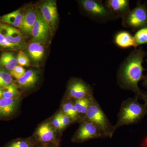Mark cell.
<instances>
[{
	"label": "cell",
	"instance_id": "cell-1",
	"mask_svg": "<svg viewBox=\"0 0 147 147\" xmlns=\"http://www.w3.org/2000/svg\"><path fill=\"white\" fill-rule=\"evenodd\" d=\"M147 53L139 48L132 52L123 61L117 73L118 84L125 90L132 91L135 97L142 99L143 92L139 89L138 84L145 76L143 75L144 68L142 65L144 58Z\"/></svg>",
	"mask_w": 147,
	"mask_h": 147
},
{
	"label": "cell",
	"instance_id": "cell-2",
	"mask_svg": "<svg viewBox=\"0 0 147 147\" xmlns=\"http://www.w3.org/2000/svg\"><path fill=\"white\" fill-rule=\"evenodd\" d=\"M138 98H129L121 104L117 121L113 125V132L123 125L137 123L147 115V106L138 102Z\"/></svg>",
	"mask_w": 147,
	"mask_h": 147
},
{
	"label": "cell",
	"instance_id": "cell-3",
	"mask_svg": "<svg viewBox=\"0 0 147 147\" xmlns=\"http://www.w3.org/2000/svg\"><path fill=\"white\" fill-rule=\"evenodd\" d=\"M82 121L94 124L102 131L105 137H113L114 134L113 125L94 97Z\"/></svg>",
	"mask_w": 147,
	"mask_h": 147
},
{
	"label": "cell",
	"instance_id": "cell-4",
	"mask_svg": "<svg viewBox=\"0 0 147 147\" xmlns=\"http://www.w3.org/2000/svg\"><path fill=\"white\" fill-rule=\"evenodd\" d=\"M84 12L92 19L105 22L117 18L102 2L96 0H82L79 1Z\"/></svg>",
	"mask_w": 147,
	"mask_h": 147
},
{
	"label": "cell",
	"instance_id": "cell-5",
	"mask_svg": "<svg viewBox=\"0 0 147 147\" xmlns=\"http://www.w3.org/2000/svg\"><path fill=\"white\" fill-rule=\"evenodd\" d=\"M122 25L133 31L147 26V7L146 3L142 4L138 2L135 8L130 10L122 18Z\"/></svg>",
	"mask_w": 147,
	"mask_h": 147
},
{
	"label": "cell",
	"instance_id": "cell-6",
	"mask_svg": "<svg viewBox=\"0 0 147 147\" xmlns=\"http://www.w3.org/2000/svg\"><path fill=\"white\" fill-rule=\"evenodd\" d=\"M57 132L50 121L47 120L39 125L33 136L38 144H53L60 147Z\"/></svg>",
	"mask_w": 147,
	"mask_h": 147
},
{
	"label": "cell",
	"instance_id": "cell-7",
	"mask_svg": "<svg viewBox=\"0 0 147 147\" xmlns=\"http://www.w3.org/2000/svg\"><path fill=\"white\" fill-rule=\"evenodd\" d=\"M81 124L71 138V142L75 143H83L91 139L105 138V135L94 124L82 121Z\"/></svg>",
	"mask_w": 147,
	"mask_h": 147
},
{
	"label": "cell",
	"instance_id": "cell-8",
	"mask_svg": "<svg viewBox=\"0 0 147 147\" xmlns=\"http://www.w3.org/2000/svg\"><path fill=\"white\" fill-rule=\"evenodd\" d=\"M93 96L92 86L79 79H73L69 83L65 99H79Z\"/></svg>",
	"mask_w": 147,
	"mask_h": 147
},
{
	"label": "cell",
	"instance_id": "cell-9",
	"mask_svg": "<svg viewBox=\"0 0 147 147\" xmlns=\"http://www.w3.org/2000/svg\"><path fill=\"white\" fill-rule=\"evenodd\" d=\"M36 20L32 31L34 42L42 43L47 41L52 31V28L45 21L40 11H37Z\"/></svg>",
	"mask_w": 147,
	"mask_h": 147
},
{
	"label": "cell",
	"instance_id": "cell-10",
	"mask_svg": "<svg viewBox=\"0 0 147 147\" xmlns=\"http://www.w3.org/2000/svg\"><path fill=\"white\" fill-rule=\"evenodd\" d=\"M40 12L45 21L54 30L58 20V13L56 1H45L40 5Z\"/></svg>",
	"mask_w": 147,
	"mask_h": 147
},
{
	"label": "cell",
	"instance_id": "cell-11",
	"mask_svg": "<svg viewBox=\"0 0 147 147\" xmlns=\"http://www.w3.org/2000/svg\"><path fill=\"white\" fill-rule=\"evenodd\" d=\"M104 3L117 18H122L130 10L127 0H107Z\"/></svg>",
	"mask_w": 147,
	"mask_h": 147
},
{
	"label": "cell",
	"instance_id": "cell-12",
	"mask_svg": "<svg viewBox=\"0 0 147 147\" xmlns=\"http://www.w3.org/2000/svg\"><path fill=\"white\" fill-rule=\"evenodd\" d=\"M0 33L12 43L21 45L24 43V36L20 31L14 27L0 23Z\"/></svg>",
	"mask_w": 147,
	"mask_h": 147
},
{
	"label": "cell",
	"instance_id": "cell-13",
	"mask_svg": "<svg viewBox=\"0 0 147 147\" xmlns=\"http://www.w3.org/2000/svg\"><path fill=\"white\" fill-rule=\"evenodd\" d=\"M20 96L13 98H4L0 100V117H8L16 112L19 107Z\"/></svg>",
	"mask_w": 147,
	"mask_h": 147
},
{
	"label": "cell",
	"instance_id": "cell-14",
	"mask_svg": "<svg viewBox=\"0 0 147 147\" xmlns=\"http://www.w3.org/2000/svg\"><path fill=\"white\" fill-rule=\"evenodd\" d=\"M36 11L29 8L23 14V18L19 28L26 36L32 34V30L36 20Z\"/></svg>",
	"mask_w": 147,
	"mask_h": 147
},
{
	"label": "cell",
	"instance_id": "cell-15",
	"mask_svg": "<svg viewBox=\"0 0 147 147\" xmlns=\"http://www.w3.org/2000/svg\"><path fill=\"white\" fill-rule=\"evenodd\" d=\"M114 41L117 46L123 49L137 47L134 37L128 31H120L117 32L114 38Z\"/></svg>",
	"mask_w": 147,
	"mask_h": 147
},
{
	"label": "cell",
	"instance_id": "cell-16",
	"mask_svg": "<svg viewBox=\"0 0 147 147\" xmlns=\"http://www.w3.org/2000/svg\"><path fill=\"white\" fill-rule=\"evenodd\" d=\"M38 74L34 70L30 69L20 79H17L18 86L22 88L28 89L34 86L38 81Z\"/></svg>",
	"mask_w": 147,
	"mask_h": 147
},
{
	"label": "cell",
	"instance_id": "cell-17",
	"mask_svg": "<svg viewBox=\"0 0 147 147\" xmlns=\"http://www.w3.org/2000/svg\"><path fill=\"white\" fill-rule=\"evenodd\" d=\"M61 112L70 118L74 122L79 121L80 123L82 121L74 105L73 99H65V101L62 105Z\"/></svg>",
	"mask_w": 147,
	"mask_h": 147
},
{
	"label": "cell",
	"instance_id": "cell-18",
	"mask_svg": "<svg viewBox=\"0 0 147 147\" xmlns=\"http://www.w3.org/2000/svg\"><path fill=\"white\" fill-rule=\"evenodd\" d=\"M23 16L21 10L15 11L0 17V21L4 24L10 25L11 26L19 28Z\"/></svg>",
	"mask_w": 147,
	"mask_h": 147
},
{
	"label": "cell",
	"instance_id": "cell-19",
	"mask_svg": "<svg viewBox=\"0 0 147 147\" xmlns=\"http://www.w3.org/2000/svg\"><path fill=\"white\" fill-rule=\"evenodd\" d=\"M94 98V97L93 96L90 97L84 98L81 99H73L74 103L77 110L78 114L82 119L81 121L85 117Z\"/></svg>",
	"mask_w": 147,
	"mask_h": 147
},
{
	"label": "cell",
	"instance_id": "cell-20",
	"mask_svg": "<svg viewBox=\"0 0 147 147\" xmlns=\"http://www.w3.org/2000/svg\"><path fill=\"white\" fill-rule=\"evenodd\" d=\"M17 59L13 53L5 52L0 57V66L9 71L17 65Z\"/></svg>",
	"mask_w": 147,
	"mask_h": 147
},
{
	"label": "cell",
	"instance_id": "cell-21",
	"mask_svg": "<svg viewBox=\"0 0 147 147\" xmlns=\"http://www.w3.org/2000/svg\"><path fill=\"white\" fill-rule=\"evenodd\" d=\"M29 55L33 60L39 61L42 59L44 54V49L41 43L33 42L28 47Z\"/></svg>",
	"mask_w": 147,
	"mask_h": 147
},
{
	"label": "cell",
	"instance_id": "cell-22",
	"mask_svg": "<svg viewBox=\"0 0 147 147\" xmlns=\"http://www.w3.org/2000/svg\"><path fill=\"white\" fill-rule=\"evenodd\" d=\"M38 143L33 136L16 139L5 147H36Z\"/></svg>",
	"mask_w": 147,
	"mask_h": 147
},
{
	"label": "cell",
	"instance_id": "cell-23",
	"mask_svg": "<svg viewBox=\"0 0 147 147\" xmlns=\"http://www.w3.org/2000/svg\"><path fill=\"white\" fill-rule=\"evenodd\" d=\"M3 98H13L19 96V92L17 87L13 83L3 88Z\"/></svg>",
	"mask_w": 147,
	"mask_h": 147
},
{
	"label": "cell",
	"instance_id": "cell-24",
	"mask_svg": "<svg viewBox=\"0 0 147 147\" xmlns=\"http://www.w3.org/2000/svg\"><path fill=\"white\" fill-rule=\"evenodd\" d=\"M134 37L137 47L147 44V26L138 30Z\"/></svg>",
	"mask_w": 147,
	"mask_h": 147
},
{
	"label": "cell",
	"instance_id": "cell-25",
	"mask_svg": "<svg viewBox=\"0 0 147 147\" xmlns=\"http://www.w3.org/2000/svg\"><path fill=\"white\" fill-rule=\"evenodd\" d=\"M12 81L10 74L0 68V88H4L12 84Z\"/></svg>",
	"mask_w": 147,
	"mask_h": 147
},
{
	"label": "cell",
	"instance_id": "cell-26",
	"mask_svg": "<svg viewBox=\"0 0 147 147\" xmlns=\"http://www.w3.org/2000/svg\"><path fill=\"white\" fill-rule=\"evenodd\" d=\"M0 47L10 50H18L21 49L22 46L10 42L0 33Z\"/></svg>",
	"mask_w": 147,
	"mask_h": 147
},
{
	"label": "cell",
	"instance_id": "cell-27",
	"mask_svg": "<svg viewBox=\"0 0 147 147\" xmlns=\"http://www.w3.org/2000/svg\"><path fill=\"white\" fill-rule=\"evenodd\" d=\"M16 59L17 63L21 66H29L30 65V60L28 57L23 51H19Z\"/></svg>",
	"mask_w": 147,
	"mask_h": 147
},
{
	"label": "cell",
	"instance_id": "cell-28",
	"mask_svg": "<svg viewBox=\"0 0 147 147\" xmlns=\"http://www.w3.org/2000/svg\"><path fill=\"white\" fill-rule=\"evenodd\" d=\"M26 72V70L23 66L20 65H17L11 71H10L9 74L11 76L16 78L17 80L24 76Z\"/></svg>",
	"mask_w": 147,
	"mask_h": 147
},
{
	"label": "cell",
	"instance_id": "cell-29",
	"mask_svg": "<svg viewBox=\"0 0 147 147\" xmlns=\"http://www.w3.org/2000/svg\"><path fill=\"white\" fill-rule=\"evenodd\" d=\"M57 114L63 129L68 126L70 124L74 122L70 118L62 113L61 111L57 113Z\"/></svg>",
	"mask_w": 147,
	"mask_h": 147
},
{
	"label": "cell",
	"instance_id": "cell-30",
	"mask_svg": "<svg viewBox=\"0 0 147 147\" xmlns=\"http://www.w3.org/2000/svg\"><path fill=\"white\" fill-rule=\"evenodd\" d=\"M50 121L58 132H61L62 130H63L62 125L61 123V121L60 120L57 114H56L55 116H54L52 119L50 120Z\"/></svg>",
	"mask_w": 147,
	"mask_h": 147
},
{
	"label": "cell",
	"instance_id": "cell-31",
	"mask_svg": "<svg viewBox=\"0 0 147 147\" xmlns=\"http://www.w3.org/2000/svg\"><path fill=\"white\" fill-rule=\"evenodd\" d=\"M36 147H60L53 144H38Z\"/></svg>",
	"mask_w": 147,
	"mask_h": 147
},
{
	"label": "cell",
	"instance_id": "cell-32",
	"mask_svg": "<svg viewBox=\"0 0 147 147\" xmlns=\"http://www.w3.org/2000/svg\"><path fill=\"white\" fill-rule=\"evenodd\" d=\"M142 99L144 100L145 104L147 106V92H143V97Z\"/></svg>",
	"mask_w": 147,
	"mask_h": 147
},
{
	"label": "cell",
	"instance_id": "cell-33",
	"mask_svg": "<svg viewBox=\"0 0 147 147\" xmlns=\"http://www.w3.org/2000/svg\"><path fill=\"white\" fill-rule=\"evenodd\" d=\"M146 61L147 62V60H146ZM143 85L144 86L146 87V88H147V73L146 76H145L144 82H143Z\"/></svg>",
	"mask_w": 147,
	"mask_h": 147
},
{
	"label": "cell",
	"instance_id": "cell-34",
	"mask_svg": "<svg viewBox=\"0 0 147 147\" xmlns=\"http://www.w3.org/2000/svg\"><path fill=\"white\" fill-rule=\"evenodd\" d=\"M3 88H0V100L3 98Z\"/></svg>",
	"mask_w": 147,
	"mask_h": 147
},
{
	"label": "cell",
	"instance_id": "cell-35",
	"mask_svg": "<svg viewBox=\"0 0 147 147\" xmlns=\"http://www.w3.org/2000/svg\"><path fill=\"white\" fill-rule=\"evenodd\" d=\"M146 143H147V142H146Z\"/></svg>",
	"mask_w": 147,
	"mask_h": 147
}]
</instances>
